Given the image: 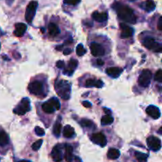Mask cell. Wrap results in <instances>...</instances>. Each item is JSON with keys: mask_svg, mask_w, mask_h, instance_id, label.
<instances>
[{"mask_svg": "<svg viewBox=\"0 0 162 162\" xmlns=\"http://www.w3.org/2000/svg\"><path fill=\"white\" fill-rule=\"evenodd\" d=\"M112 6L115 9V11H116L118 17L121 20L131 24H135L136 22L137 18L133 10L131 7H129L127 5L121 4L119 2H116Z\"/></svg>", "mask_w": 162, "mask_h": 162, "instance_id": "1", "label": "cell"}, {"mask_svg": "<svg viewBox=\"0 0 162 162\" xmlns=\"http://www.w3.org/2000/svg\"><path fill=\"white\" fill-rule=\"evenodd\" d=\"M55 88H56V93L61 98L67 100L70 97L71 94V85L67 81L61 80L57 81L55 83Z\"/></svg>", "mask_w": 162, "mask_h": 162, "instance_id": "2", "label": "cell"}, {"mask_svg": "<svg viewBox=\"0 0 162 162\" xmlns=\"http://www.w3.org/2000/svg\"><path fill=\"white\" fill-rule=\"evenodd\" d=\"M37 6L38 2L37 1H31L28 4L25 15V21H27L28 23H31L33 21V20Z\"/></svg>", "mask_w": 162, "mask_h": 162, "instance_id": "3", "label": "cell"}, {"mask_svg": "<svg viewBox=\"0 0 162 162\" xmlns=\"http://www.w3.org/2000/svg\"><path fill=\"white\" fill-rule=\"evenodd\" d=\"M29 91L33 95L42 96V94H44L46 96L44 93V85L40 81H31L29 85Z\"/></svg>", "mask_w": 162, "mask_h": 162, "instance_id": "4", "label": "cell"}, {"mask_svg": "<svg viewBox=\"0 0 162 162\" xmlns=\"http://www.w3.org/2000/svg\"><path fill=\"white\" fill-rule=\"evenodd\" d=\"M29 110H30V102L28 98H24L20 102V104L15 108V109L14 110V113L18 115V116H22L29 112Z\"/></svg>", "mask_w": 162, "mask_h": 162, "instance_id": "5", "label": "cell"}, {"mask_svg": "<svg viewBox=\"0 0 162 162\" xmlns=\"http://www.w3.org/2000/svg\"><path fill=\"white\" fill-rule=\"evenodd\" d=\"M152 78V73L150 70H143L138 78V83L142 87H147L150 84Z\"/></svg>", "mask_w": 162, "mask_h": 162, "instance_id": "6", "label": "cell"}, {"mask_svg": "<svg viewBox=\"0 0 162 162\" xmlns=\"http://www.w3.org/2000/svg\"><path fill=\"white\" fill-rule=\"evenodd\" d=\"M143 45L148 49L155 51L156 52H160L162 50L161 44H159L153 38H145L143 41Z\"/></svg>", "mask_w": 162, "mask_h": 162, "instance_id": "7", "label": "cell"}, {"mask_svg": "<svg viewBox=\"0 0 162 162\" xmlns=\"http://www.w3.org/2000/svg\"><path fill=\"white\" fill-rule=\"evenodd\" d=\"M146 142H147L148 146L153 150L154 151H158L160 150V147H161V142H160V140L158 138L155 137V136H150L148 137V138L146 139Z\"/></svg>", "mask_w": 162, "mask_h": 162, "instance_id": "8", "label": "cell"}, {"mask_svg": "<svg viewBox=\"0 0 162 162\" xmlns=\"http://www.w3.org/2000/svg\"><path fill=\"white\" fill-rule=\"evenodd\" d=\"M91 140L94 141V143L97 144V145H100V146L104 147L107 144V139L105 136L104 135V134L100 133H95L93 134L91 137Z\"/></svg>", "mask_w": 162, "mask_h": 162, "instance_id": "9", "label": "cell"}, {"mask_svg": "<svg viewBox=\"0 0 162 162\" xmlns=\"http://www.w3.org/2000/svg\"><path fill=\"white\" fill-rule=\"evenodd\" d=\"M91 54L94 56H102L105 54V50L100 44L97 43H92L90 44Z\"/></svg>", "mask_w": 162, "mask_h": 162, "instance_id": "10", "label": "cell"}, {"mask_svg": "<svg viewBox=\"0 0 162 162\" xmlns=\"http://www.w3.org/2000/svg\"><path fill=\"white\" fill-rule=\"evenodd\" d=\"M119 27L121 29V38H128L131 37L133 35L134 30L131 26H128L127 25H125L124 23H120Z\"/></svg>", "mask_w": 162, "mask_h": 162, "instance_id": "11", "label": "cell"}, {"mask_svg": "<svg viewBox=\"0 0 162 162\" xmlns=\"http://www.w3.org/2000/svg\"><path fill=\"white\" fill-rule=\"evenodd\" d=\"M145 112L147 113L148 116H150L153 119H157L160 118V112L159 110V108L157 107L154 106V105H150V106L147 107L145 109Z\"/></svg>", "mask_w": 162, "mask_h": 162, "instance_id": "12", "label": "cell"}, {"mask_svg": "<svg viewBox=\"0 0 162 162\" xmlns=\"http://www.w3.org/2000/svg\"><path fill=\"white\" fill-rule=\"evenodd\" d=\"M26 29H27V26L24 23H17L15 25V31L14 33L17 37H21L24 35Z\"/></svg>", "mask_w": 162, "mask_h": 162, "instance_id": "13", "label": "cell"}, {"mask_svg": "<svg viewBox=\"0 0 162 162\" xmlns=\"http://www.w3.org/2000/svg\"><path fill=\"white\" fill-rule=\"evenodd\" d=\"M92 17L95 20V21H98V22H104L108 19V14L106 12H97L95 11L92 14Z\"/></svg>", "mask_w": 162, "mask_h": 162, "instance_id": "14", "label": "cell"}, {"mask_svg": "<svg viewBox=\"0 0 162 162\" xmlns=\"http://www.w3.org/2000/svg\"><path fill=\"white\" fill-rule=\"evenodd\" d=\"M52 157L56 162H59L62 160V152L59 145H56L52 151Z\"/></svg>", "mask_w": 162, "mask_h": 162, "instance_id": "15", "label": "cell"}, {"mask_svg": "<svg viewBox=\"0 0 162 162\" xmlns=\"http://www.w3.org/2000/svg\"><path fill=\"white\" fill-rule=\"evenodd\" d=\"M78 60L76 59H71V60L69 61L68 66H67V68L66 71H64V74H67L68 75L71 76L72 75V73L74 72V71L75 70V68L78 67Z\"/></svg>", "mask_w": 162, "mask_h": 162, "instance_id": "16", "label": "cell"}, {"mask_svg": "<svg viewBox=\"0 0 162 162\" xmlns=\"http://www.w3.org/2000/svg\"><path fill=\"white\" fill-rule=\"evenodd\" d=\"M123 70L119 67H109L106 70V73L108 74L110 77L114 78H118L120 74L122 73Z\"/></svg>", "mask_w": 162, "mask_h": 162, "instance_id": "17", "label": "cell"}, {"mask_svg": "<svg viewBox=\"0 0 162 162\" xmlns=\"http://www.w3.org/2000/svg\"><path fill=\"white\" fill-rule=\"evenodd\" d=\"M104 85L102 81L100 80H95L94 78H89L85 81V86L90 87V86H95L97 88H101Z\"/></svg>", "mask_w": 162, "mask_h": 162, "instance_id": "18", "label": "cell"}, {"mask_svg": "<svg viewBox=\"0 0 162 162\" xmlns=\"http://www.w3.org/2000/svg\"><path fill=\"white\" fill-rule=\"evenodd\" d=\"M48 33L51 37H56L58 36L59 34L60 33V31H59V29L57 25L55 24V23H50L48 25Z\"/></svg>", "mask_w": 162, "mask_h": 162, "instance_id": "19", "label": "cell"}, {"mask_svg": "<svg viewBox=\"0 0 162 162\" xmlns=\"http://www.w3.org/2000/svg\"><path fill=\"white\" fill-rule=\"evenodd\" d=\"M107 156L109 159H112V160H116L120 156V153L119 151V150L117 149H115V148H112L110 150H108V154H107Z\"/></svg>", "mask_w": 162, "mask_h": 162, "instance_id": "20", "label": "cell"}, {"mask_svg": "<svg viewBox=\"0 0 162 162\" xmlns=\"http://www.w3.org/2000/svg\"><path fill=\"white\" fill-rule=\"evenodd\" d=\"M62 135L65 138H71L75 135V129L73 128L70 125H67L63 129V132H62Z\"/></svg>", "mask_w": 162, "mask_h": 162, "instance_id": "21", "label": "cell"}, {"mask_svg": "<svg viewBox=\"0 0 162 162\" xmlns=\"http://www.w3.org/2000/svg\"><path fill=\"white\" fill-rule=\"evenodd\" d=\"M65 159H66L67 162H72V160H73V148L71 145H67V146H66Z\"/></svg>", "mask_w": 162, "mask_h": 162, "instance_id": "22", "label": "cell"}, {"mask_svg": "<svg viewBox=\"0 0 162 162\" xmlns=\"http://www.w3.org/2000/svg\"><path fill=\"white\" fill-rule=\"evenodd\" d=\"M41 108L42 110L44 111L45 113H48V114H52L55 112V108H53V106L49 102H45L44 104H42Z\"/></svg>", "mask_w": 162, "mask_h": 162, "instance_id": "23", "label": "cell"}, {"mask_svg": "<svg viewBox=\"0 0 162 162\" xmlns=\"http://www.w3.org/2000/svg\"><path fill=\"white\" fill-rule=\"evenodd\" d=\"M9 142V138L8 135L4 131L0 130V145H6Z\"/></svg>", "mask_w": 162, "mask_h": 162, "instance_id": "24", "label": "cell"}, {"mask_svg": "<svg viewBox=\"0 0 162 162\" xmlns=\"http://www.w3.org/2000/svg\"><path fill=\"white\" fill-rule=\"evenodd\" d=\"M155 3L153 0H147V1H145V2L144 3V9H145V11H147V12H150V11H153L155 9Z\"/></svg>", "mask_w": 162, "mask_h": 162, "instance_id": "25", "label": "cell"}, {"mask_svg": "<svg viewBox=\"0 0 162 162\" xmlns=\"http://www.w3.org/2000/svg\"><path fill=\"white\" fill-rule=\"evenodd\" d=\"M135 157L137 158L138 162H146L148 158V155L143 153H140V152H135Z\"/></svg>", "mask_w": 162, "mask_h": 162, "instance_id": "26", "label": "cell"}, {"mask_svg": "<svg viewBox=\"0 0 162 162\" xmlns=\"http://www.w3.org/2000/svg\"><path fill=\"white\" fill-rule=\"evenodd\" d=\"M101 124L102 125H109L113 123V118L110 115H105L101 118Z\"/></svg>", "mask_w": 162, "mask_h": 162, "instance_id": "27", "label": "cell"}, {"mask_svg": "<svg viewBox=\"0 0 162 162\" xmlns=\"http://www.w3.org/2000/svg\"><path fill=\"white\" fill-rule=\"evenodd\" d=\"M76 53L78 56H82L86 53V50L81 44H79L76 48Z\"/></svg>", "mask_w": 162, "mask_h": 162, "instance_id": "28", "label": "cell"}, {"mask_svg": "<svg viewBox=\"0 0 162 162\" xmlns=\"http://www.w3.org/2000/svg\"><path fill=\"white\" fill-rule=\"evenodd\" d=\"M49 103L52 104L53 108L56 110H59L60 109V103L59 101L56 98H51L50 100H49Z\"/></svg>", "mask_w": 162, "mask_h": 162, "instance_id": "29", "label": "cell"}, {"mask_svg": "<svg viewBox=\"0 0 162 162\" xmlns=\"http://www.w3.org/2000/svg\"><path fill=\"white\" fill-rule=\"evenodd\" d=\"M61 130H62V124L60 123H57L55 124L54 128H53V131H54V134L56 136H59L61 134Z\"/></svg>", "mask_w": 162, "mask_h": 162, "instance_id": "30", "label": "cell"}, {"mask_svg": "<svg viewBox=\"0 0 162 162\" xmlns=\"http://www.w3.org/2000/svg\"><path fill=\"white\" fill-rule=\"evenodd\" d=\"M42 143H43V140L42 139H39L37 140V141H36L33 144V145H32V149H33L34 151H37V150H38L40 148Z\"/></svg>", "mask_w": 162, "mask_h": 162, "instance_id": "31", "label": "cell"}, {"mask_svg": "<svg viewBox=\"0 0 162 162\" xmlns=\"http://www.w3.org/2000/svg\"><path fill=\"white\" fill-rule=\"evenodd\" d=\"M80 123H81V126L84 127H91L92 126L94 125L92 121H90V119H85L81 120Z\"/></svg>", "mask_w": 162, "mask_h": 162, "instance_id": "32", "label": "cell"}, {"mask_svg": "<svg viewBox=\"0 0 162 162\" xmlns=\"http://www.w3.org/2000/svg\"><path fill=\"white\" fill-rule=\"evenodd\" d=\"M155 80L157 81L158 82H161L162 81V71L161 70H158L157 71L156 75H155Z\"/></svg>", "mask_w": 162, "mask_h": 162, "instance_id": "33", "label": "cell"}, {"mask_svg": "<svg viewBox=\"0 0 162 162\" xmlns=\"http://www.w3.org/2000/svg\"><path fill=\"white\" fill-rule=\"evenodd\" d=\"M35 131L36 134H37L38 136H43V135H44V131L41 128V127H36Z\"/></svg>", "mask_w": 162, "mask_h": 162, "instance_id": "34", "label": "cell"}, {"mask_svg": "<svg viewBox=\"0 0 162 162\" xmlns=\"http://www.w3.org/2000/svg\"><path fill=\"white\" fill-rule=\"evenodd\" d=\"M80 1L81 0H64V2L66 4L75 6V5H77L78 2H80Z\"/></svg>", "mask_w": 162, "mask_h": 162, "instance_id": "35", "label": "cell"}, {"mask_svg": "<svg viewBox=\"0 0 162 162\" xmlns=\"http://www.w3.org/2000/svg\"><path fill=\"white\" fill-rule=\"evenodd\" d=\"M64 66H65V64L63 61H58V62H56V67H58V68L62 69L63 67H64Z\"/></svg>", "mask_w": 162, "mask_h": 162, "instance_id": "36", "label": "cell"}, {"mask_svg": "<svg viewBox=\"0 0 162 162\" xmlns=\"http://www.w3.org/2000/svg\"><path fill=\"white\" fill-rule=\"evenodd\" d=\"M82 105H83L84 107H85V108H91V106H92L90 102L86 101V100L82 102Z\"/></svg>", "mask_w": 162, "mask_h": 162, "instance_id": "37", "label": "cell"}, {"mask_svg": "<svg viewBox=\"0 0 162 162\" xmlns=\"http://www.w3.org/2000/svg\"><path fill=\"white\" fill-rule=\"evenodd\" d=\"M161 22H162V17H160V18H159V21H158V25H157V28L158 29L160 30V31H161L162 30V27H161Z\"/></svg>", "mask_w": 162, "mask_h": 162, "instance_id": "38", "label": "cell"}, {"mask_svg": "<svg viewBox=\"0 0 162 162\" xmlns=\"http://www.w3.org/2000/svg\"><path fill=\"white\" fill-rule=\"evenodd\" d=\"M71 53V50L70 49V48H67V49H65L64 51H63V54L66 56V55H69Z\"/></svg>", "mask_w": 162, "mask_h": 162, "instance_id": "39", "label": "cell"}, {"mask_svg": "<svg viewBox=\"0 0 162 162\" xmlns=\"http://www.w3.org/2000/svg\"><path fill=\"white\" fill-rule=\"evenodd\" d=\"M97 62V65H99V66H103L104 65V61L102 59H98Z\"/></svg>", "mask_w": 162, "mask_h": 162, "instance_id": "40", "label": "cell"}, {"mask_svg": "<svg viewBox=\"0 0 162 162\" xmlns=\"http://www.w3.org/2000/svg\"><path fill=\"white\" fill-rule=\"evenodd\" d=\"M62 45L58 46V47H56V49H57V50H59V49H62Z\"/></svg>", "mask_w": 162, "mask_h": 162, "instance_id": "41", "label": "cell"}, {"mask_svg": "<svg viewBox=\"0 0 162 162\" xmlns=\"http://www.w3.org/2000/svg\"><path fill=\"white\" fill-rule=\"evenodd\" d=\"M18 162H30V161H29V160H20V161H18Z\"/></svg>", "mask_w": 162, "mask_h": 162, "instance_id": "42", "label": "cell"}, {"mask_svg": "<svg viewBox=\"0 0 162 162\" xmlns=\"http://www.w3.org/2000/svg\"><path fill=\"white\" fill-rule=\"evenodd\" d=\"M129 1H135V0H129Z\"/></svg>", "mask_w": 162, "mask_h": 162, "instance_id": "43", "label": "cell"}, {"mask_svg": "<svg viewBox=\"0 0 162 162\" xmlns=\"http://www.w3.org/2000/svg\"><path fill=\"white\" fill-rule=\"evenodd\" d=\"M0 47H1V46H0Z\"/></svg>", "mask_w": 162, "mask_h": 162, "instance_id": "44", "label": "cell"}]
</instances>
